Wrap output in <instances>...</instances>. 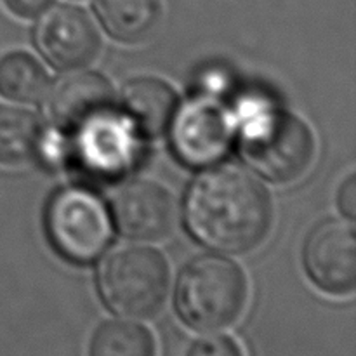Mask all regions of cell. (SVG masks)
I'll return each mask as SVG.
<instances>
[{"mask_svg": "<svg viewBox=\"0 0 356 356\" xmlns=\"http://www.w3.org/2000/svg\"><path fill=\"white\" fill-rule=\"evenodd\" d=\"M184 221L205 247L245 254L263 243L273 221L268 191L238 167L202 174L184 198Z\"/></svg>", "mask_w": 356, "mask_h": 356, "instance_id": "1", "label": "cell"}, {"mask_svg": "<svg viewBox=\"0 0 356 356\" xmlns=\"http://www.w3.org/2000/svg\"><path fill=\"white\" fill-rule=\"evenodd\" d=\"M174 302L181 322L190 329H226L245 309L247 278L238 264L225 257H198L181 271Z\"/></svg>", "mask_w": 356, "mask_h": 356, "instance_id": "2", "label": "cell"}, {"mask_svg": "<svg viewBox=\"0 0 356 356\" xmlns=\"http://www.w3.org/2000/svg\"><path fill=\"white\" fill-rule=\"evenodd\" d=\"M312 129L284 110H261L243 124L240 152L264 179L277 184L305 176L315 159Z\"/></svg>", "mask_w": 356, "mask_h": 356, "instance_id": "3", "label": "cell"}, {"mask_svg": "<svg viewBox=\"0 0 356 356\" xmlns=\"http://www.w3.org/2000/svg\"><path fill=\"white\" fill-rule=\"evenodd\" d=\"M97 289L110 312L132 318L155 316L165 305L169 268L160 252L148 247H124L101 266Z\"/></svg>", "mask_w": 356, "mask_h": 356, "instance_id": "4", "label": "cell"}, {"mask_svg": "<svg viewBox=\"0 0 356 356\" xmlns=\"http://www.w3.org/2000/svg\"><path fill=\"white\" fill-rule=\"evenodd\" d=\"M45 229L56 252L72 264H92L111 240L108 211L97 197L82 188L61 190L45 211Z\"/></svg>", "mask_w": 356, "mask_h": 356, "instance_id": "5", "label": "cell"}, {"mask_svg": "<svg viewBox=\"0 0 356 356\" xmlns=\"http://www.w3.org/2000/svg\"><path fill=\"white\" fill-rule=\"evenodd\" d=\"M306 273L313 284L332 296H346L356 285L355 229L343 221H325L308 236L302 250Z\"/></svg>", "mask_w": 356, "mask_h": 356, "instance_id": "6", "label": "cell"}, {"mask_svg": "<svg viewBox=\"0 0 356 356\" xmlns=\"http://www.w3.org/2000/svg\"><path fill=\"white\" fill-rule=\"evenodd\" d=\"M35 42L58 70H76L89 65L101 49L96 24L86 10L75 6L49 10L35 30Z\"/></svg>", "mask_w": 356, "mask_h": 356, "instance_id": "7", "label": "cell"}, {"mask_svg": "<svg viewBox=\"0 0 356 356\" xmlns=\"http://www.w3.org/2000/svg\"><path fill=\"white\" fill-rule=\"evenodd\" d=\"M113 87L97 72H73L56 82L47 97L49 118L56 127L75 134L90 122L111 113Z\"/></svg>", "mask_w": 356, "mask_h": 356, "instance_id": "8", "label": "cell"}, {"mask_svg": "<svg viewBox=\"0 0 356 356\" xmlns=\"http://www.w3.org/2000/svg\"><path fill=\"white\" fill-rule=\"evenodd\" d=\"M120 233L132 240H159L172 229L174 202L165 188L153 181L124 184L111 202Z\"/></svg>", "mask_w": 356, "mask_h": 356, "instance_id": "9", "label": "cell"}, {"mask_svg": "<svg viewBox=\"0 0 356 356\" xmlns=\"http://www.w3.org/2000/svg\"><path fill=\"white\" fill-rule=\"evenodd\" d=\"M172 141L176 155L186 165H211L228 149V120L216 104L197 101L179 113L174 125Z\"/></svg>", "mask_w": 356, "mask_h": 356, "instance_id": "10", "label": "cell"}, {"mask_svg": "<svg viewBox=\"0 0 356 356\" xmlns=\"http://www.w3.org/2000/svg\"><path fill=\"white\" fill-rule=\"evenodd\" d=\"M79 165L96 179L122 176L132 159V141L110 115L90 122L75 132Z\"/></svg>", "mask_w": 356, "mask_h": 356, "instance_id": "11", "label": "cell"}, {"mask_svg": "<svg viewBox=\"0 0 356 356\" xmlns=\"http://www.w3.org/2000/svg\"><path fill=\"white\" fill-rule=\"evenodd\" d=\"M120 106L139 134L159 138L176 115L177 94L163 80L139 76L125 83L120 92Z\"/></svg>", "mask_w": 356, "mask_h": 356, "instance_id": "12", "label": "cell"}, {"mask_svg": "<svg viewBox=\"0 0 356 356\" xmlns=\"http://www.w3.org/2000/svg\"><path fill=\"white\" fill-rule=\"evenodd\" d=\"M104 30L113 38L136 44L155 31L162 17L160 0H96Z\"/></svg>", "mask_w": 356, "mask_h": 356, "instance_id": "13", "label": "cell"}, {"mask_svg": "<svg viewBox=\"0 0 356 356\" xmlns=\"http://www.w3.org/2000/svg\"><path fill=\"white\" fill-rule=\"evenodd\" d=\"M42 127L31 111L0 104V165H23L35 159Z\"/></svg>", "mask_w": 356, "mask_h": 356, "instance_id": "14", "label": "cell"}, {"mask_svg": "<svg viewBox=\"0 0 356 356\" xmlns=\"http://www.w3.org/2000/svg\"><path fill=\"white\" fill-rule=\"evenodd\" d=\"M87 356H156V341L141 323L106 320L90 336Z\"/></svg>", "mask_w": 356, "mask_h": 356, "instance_id": "15", "label": "cell"}, {"mask_svg": "<svg viewBox=\"0 0 356 356\" xmlns=\"http://www.w3.org/2000/svg\"><path fill=\"white\" fill-rule=\"evenodd\" d=\"M47 90V73L28 52L0 58V96L19 103H35Z\"/></svg>", "mask_w": 356, "mask_h": 356, "instance_id": "16", "label": "cell"}, {"mask_svg": "<svg viewBox=\"0 0 356 356\" xmlns=\"http://www.w3.org/2000/svg\"><path fill=\"white\" fill-rule=\"evenodd\" d=\"M186 356H243V351L233 337L211 334L195 341Z\"/></svg>", "mask_w": 356, "mask_h": 356, "instance_id": "17", "label": "cell"}, {"mask_svg": "<svg viewBox=\"0 0 356 356\" xmlns=\"http://www.w3.org/2000/svg\"><path fill=\"white\" fill-rule=\"evenodd\" d=\"M3 3L14 16L31 19V17H37L45 13L52 0H3Z\"/></svg>", "mask_w": 356, "mask_h": 356, "instance_id": "18", "label": "cell"}, {"mask_svg": "<svg viewBox=\"0 0 356 356\" xmlns=\"http://www.w3.org/2000/svg\"><path fill=\"white\" fill-rule=\"evenodd\" d=\"M337 205L346 218L353 219L356 216V177L353 174L341 184Z\"/></svg>", "mask_w": 356, "mask_h": 356, "instance_id": "19", "label": "cell"}]
</instances>
